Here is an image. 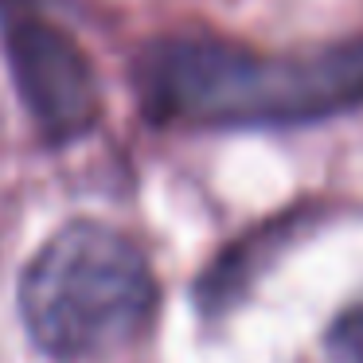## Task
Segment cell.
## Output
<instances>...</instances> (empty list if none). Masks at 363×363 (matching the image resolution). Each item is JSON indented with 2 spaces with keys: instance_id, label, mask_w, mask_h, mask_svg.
Segmentation results:
<instances>
[{
  "instance_id": "1",
  "label": "cell",
  "mask_w": 363,
  "mask_h": 363,
  "mask_svg": "<svg viewBox=\"0 0 363 363\" xmlns=\"http://www.w3.org/2000/svg\"><path fill=\"white\" fill-rule=\"evenodd\" d=\"M137 98L157 125H305L363 102V43L254 51L223 40H164L137 59Z\"/></svg>"
},
{
  "instance_id": "2",
  "label": "cell",
  "mask_w": 363,
  "mask_h": 363,
  "mask_svg": "<svg viewBox=\"0 0 363 363\" xmlns=\"http://www.w3.org/2000/svg\"><path fill=\"white\" fill-rule=\"evenodd\" d=\"M20 320L59 363L129 347L157 316L160 285L129 235L94 219L59 227L20 274Z\"/></svg>"
},
{
  "instance_id": "3",
  "label": "cell",
  "mask_w": 363,
  "mask_h": 363,
  "mask_svg": "<svg viewBox=\"0 0 363 363\" xmlns=\"http://www.w3.org/2000/svg\"><path fill=\"white\" fill-rule=\"evenodd\" d=\"M12 79L48 141H79L98 125L102 94L90 59L48 20H12L4 32Z\"/></svg>"
},
{
  "instance_id": "4",
  "label": "cell",
  "mask_w": 363,
  "mask_h": 363,
  "mask_svg": "<svg viewBox=\"0 0 363 363\" xmlns=\"http://www.w3.org/2000/svg\"><path fill=\"white\" fill-rule=\"evenodd\" d=\"M328 355L336 363H363V297L352 301L328 328Z\"/></svg>"
}]
</instances>
